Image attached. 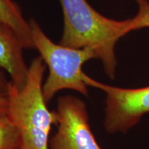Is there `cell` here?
<instances>
[{
	"instance_id": "obj_1",
	"label": "cell",
	"mask_w": 149,
	"mask_h": 149,
	"mask_svg": "<svg viewBox=\"0 0 149 149\" xmlns=\"http://www.w3.org/2000/svg\"><path fill=\"white\" fill-rule=\"evenodd\" d=\"M64 26L59 44L74 48H91L101 60L111 79L116 76L117 42L135 30L149 27V1H137L138 13L134 17L118 21L102 15L86 0H58Z\"/></svg>"
},
{
	"instance_id": "obj_2",
	"label": "cell",
	"mask_w": 149,
	"mask_h": 149,
	"mask_svg": "<svg viewBox=\"0 0 149 149\" xmlns=\"http://www.w3.org/2000/svg\"><path fill=\"white\" fill-rule=\"evenodd\" d=\"M46 66L40 56L29 66L26 82L18 90L10 82L7 92V115L17 128L21 149H49V135L57 123L56 111L48 109L43 94V79Z\"/></svg>"
},
{
	"instance_id": "obj_3",
	"label": "cell",
	"mask_w": 149,
	"mask_h": 149,
	"mask_svg": "<svg viewBox=\"0 0 149 149\" xmlns=\"http://www.w3.org/2000/svg\"><path fill=\"white\" fill-rule=\"evenodd\" d=\"M29 24L35 49L48 68V75L43 84L46 103L63 90H72L88 96V86L82 79V66L91 59L97 58L95 51L91 48H74L56 44L35 19L30 20Z\"/></svg>"
},
{
	"instance_id": "obj_4",
	"label": "cell",
	"mask_w": 149,
	"mask_h": 149,
	"mask_svg": "<svg viewBox=\"0 0 149 149\" xmlns=\"http://www.w3.org/2000/svg\"><path fill=\"white\" fill-rule=\"evenodd\" d=\"M82 79L88 86L106 93L104 126L107 133H126L149 113V86L140 88H120L96 81L85 72Z\"/></svg>"
},
{
	"instance_id": "obj_5",
	"label": "cell",
	"mask_w": 149,
	"mask_h": 149,
	"mask_svg": "<svg viewBox=\"0 0 149 149\" xmlns=\"http://www.w3.org/2000/svg\"><path fill=\"white\" fill-rule=\"evenodd\" d=\"M57 129L49 140V149H103L89 124L86 104L74 95H64L57 102Z\"/></svg>"
},
{
	"instance_id": "obj_6",
	"label": "cell",
	"mask_w": 149,
	"mask_h": 149,
	"mask_svg": "<svg viewBox=\"0 0 149 149\" xmlns=\"http://www.w3.org/2000/svg\"><path fill=\"white\" fill-rule=\"evenodd\" d=\"M23 49L15 32L0 22V68L9 74L11 83L18 90L24 88L29 73Z\"/></svg>"
},
{
	"instance_id": "obj_7",
	"label": "cell",
	"mask_w": 149,
	"mask_h": 149,
	"mask_svg": "<svg viewBox=\"0 0 149 149\" xmlns=\"http://www.w3.org/2000/svg\"><path fill=\"white\" fill-rule=\"evenodd\" d=\"M0 22L15 32L24 49H35L29 21L26 20L19 6L13 0H0Z\"/></svg>"
},
{
	"instance_id": "obj_8",
	"label": "cell",
	"mask_w": 149,
	"mask_h": 149,
	"mask_svg": "<svg viewBox=\"0 0 149 149\" xmlns=\"http://www.w3.org/2000/svg\"><path fill=\"white\" fill-rule=\"evenodd\" d=\"M19 132L7 115L0 116V149H21Z\"/></svg>"
},
{
	"instance_id": "obj_9",
	"label": "cell",
	"mask_w": 149,
	"mask_h": 149,
	"mask_svg": "<svg viewBox=\"0 0 149 149\" xmlns=\"http://www.w3.org/2000/svg\"><path fill=\"white\" fill-rule=\"evenodd\" d=\"M10 81H8L4 70L0 68V93L6 94L8 92Z\"/></svg>"
},
{
	"instance_id": "obj_10",
	"label": "cell",
	"mask_w": 149,
	"mask_h": 149,
	"mask_svg": "<svg viewBox=\"0 0 149 149\" xmlns=\"http://www.w3.org/2000/svg\"><path fill=\"white\" fill-rule=\"evenodd\" d=\"M8 107V99L7 94L0 93V116L7 115Z\"/></svg>"
},
{
	"instance_id": "obj_11",
	"label": "cell",
	"mask_w": 149,
	"mask_h": 149,
	"mask_svg": "<svg viewBox=\"0 0 149 149\" xmlns=\"http://www.w3.org/2000/svg\"><path fill=\"white\" fill-rule=\"evenodd\" d=\"M135 1H136V2H137V1H140V0H135Z\"/></svg>"
}]
</instances>
